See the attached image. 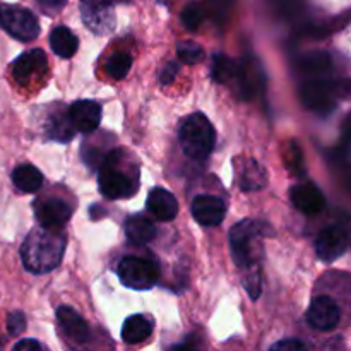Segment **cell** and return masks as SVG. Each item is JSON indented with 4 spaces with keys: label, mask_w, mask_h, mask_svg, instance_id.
<instances>
[{
    "label": "cell",
    "mask_w": 351,
    "mask_h": 351,
    "mask_svg": "<svg viewBox=\"0 0 351 351\" xmlns=\"http://www.w3.org/2000/svg\"><path fill=\"white\" fill-rule=\"evenodd\" d=\"M242 283H243V287H245L247 293L250 295V298H252V300H257V298H259V295H261V288H263L259 264H254V266L243 267Z\"/></svg>",
    "instance_id": "obj_26"
},
{
    "label": "cell",
    "mask_w": 351,
    "mask_h": 351,
    "mask_svg": "<svg viewBox=\"0 0 351 351\" xmlns=\"http://www.w3.org/2000/svg\"><path fill=\"white\" fill-rule=\"evenodd\" d=\"M67 235L62 228L38 226L31 230L29 235L21 247V261L24 267L33 274H47L62 263Z\"/></svg>",
    "instance_id": "obj_1"
},
{
    "label": "cell",
    "mask_w": 351,
    "mask_h": 351,
    "mask_svg": "<svg viewBox=\"0 0 351 351\" xmlns=\"http://www.w3.org/2000/svg\"><path fill=\"white\" fill-rule=\"evenodd\" d=\"M147 209L160 221H171L178 215V202L170 191L156 187L147 195Z\"/></svg>",
    "instance_id": "obj_17"
},
{
    "label": "cell",
    "mask_w": 351,
    "mask_h": 351,
    "mask_svg": "<svg viewBox=\"0 0 351 351\" xmlns=\"http://www.w3.org/2000/svg\"><path fill=\"white\" fill-rule=\"evenodd\" d=\"M36 2L40 3V7L45 10V12L57 14L67 5L69 0H36Z\"/></svg>",
    "instance_id": "obj_30"
},
{
    "label": "cell",
    "mask_w": 351,
    "mask_h": 351,
    "mask_svg": "<svg viewBox=\"0 0 351 351\" xmlns=\"http://www.w3.org/2000/svg\"><path fill=\"white\" fill-rule=\"evenodd\" d=\"M178 71H180V67H178L177 62H168V64L165 65V67L160 71V82H161V84H163V86L171 84V82L175 81V77H177Z\"/></svg>",
    "instance_id": "obj_29"
},
{
    "label": "cell",
    "mask_w": 351,
    "mask_h": 351,
    "mask_svg": "<svg viewBox=\"0 0 351 351\" xmlns=\"http://www.w3.org/2000/svg\"><path fill=\"white\" fill-rule=\"evenodd\" d=\"M338 86L336 82L328 81V79L315 77L311 81L305 82L300 89V96L304 105L308 110L315 113H329L336 105V99H338Z\"/></svg>",
    "instance_id": "obj_8"
},
{
    "label": "cell",
    "mask_w": 351,
    "mask_h": 351,
    "mask_svg": "<svg viewBox=\"0 0 351 351\" xmlns=\"http://www.w3.org/2000/svg\"><path fill=\"white\" fill-rule=\"evenodd\" d=\"M98 185L99 192L108 199H127L137 192V182L132 180L123 165V153L120 149L103 156L98 168Z\"/></svg>",
    "instance_id": "obj_3"
},
{
    "label": "cell",
    "mask_w": 351,
    "mask_h": 351,
    "mask_svg": "<svg viewBox=\"0 0 351 351\" xmlns=\"http://www.w3.org/2000/svg\"><path fill=\"white\" fill-rule=\"evenodd\" d=\"M125 235L134 245H147L156 239V226L143 215H132L125 219Z\"/></svg>",
    "instance_id": "obj_20"
},
{
    "label": "cell",
    "mask_w": 351,
    "mask_h": 351,
    "mask_svg": "<svg viewBox=\"0 0 351 351\" xmlns=\"http://www.w3.org/2000/svg\"><path fill=\"white\" fill-rule=\"evenodd\" d=\"M177 55L184 64L194 65L199 64V62L204 58V50H202L201 45L195 43V41L185 40L177 45Z\"/></svg>",
    "instance_id": "obj_25"
},
{
    "label": "cell",
    "mask_w": 351,
    "mask_h": 351,
    "mask_svg": "<svg viewBox=\"0 0 351 351\" xmlns=\"http://www.w3.org/2000/svg\"><path fill=\"white\" fill-rule=\"evenodd\" d=\"M291 204L302 211L304 215H317L324 209L326 197L321 192V189L312 182H305V184H297L291 187L290 191Z\"/></svg>",
    "instance_id": "obj_15"
},
{
    "label": "cell",
    "mask_w": 351,
    "mask_h": 351,
    "mask_svg": "<svg viewBox=\"0 0 351 351\" xmlns=\"http://www.w3.org/2000/svg\"><path fill=\"white\" fill-rule=\"evenodd\" d=\"M79 9L84 26L96 36H105L115 27L113 0H81Z\"/></svg>",
    "instance_id": "obj_7"
},
{
    "label": "cell",
    "mask_w": 351,
    "mask_h": 351,
    "mask_svg": "<svg viewBox=\"0 0 351 351\" xmlns=\"http://www.w3.org/2000/svg\"><path fill=\"white\" fill-rule=\"evenodd\" d=\"M26 329V317L23 312L14 311L7 315V331H9L10 338H17L21 336Z\"/></svg>",
    "instance_id": "obj_28"
},
{
    "label": "cell",
    "mask_w": 351,
    "mask_h": 351,
    "mask_svg": "<svg viewBox=\"0 0 351 351\" xmlns=\"http://www.w3.org/2000/svg\"><path fill=\"white\" fill-rule=\"evenodd\" d=\"M105 69L106 74H108L110 77L120 81V79L127 77V74H129L130 69H132V57H130L129 53H125V51H117V53H113L112 57L106 60Z\"/></svg>",
    "instance_id": "obj_24"
},
{
    "label": "cell",
    "mask_w": 351,
    "mask_h": 351,
    "mask_svg": "<svg viewBox=\"0 0 351 351\" xmlns=\"http://www.w3.org/2000/svg\"><path fill=\"white\" fill-rule=\"evenodd\" d=\"M182 151L194 161H202L213 153L216 134L209 119L202 113H192L184 120L178 132Z\"/></svg>",
    "instance_id": "obj_4"
},
{
    "label": "cell",
    "mask_w": 351,
    "mask_h": 351,
    "mask_svg": "<svg viewBox=\"0 0 351 351\" xmlns=\"http://www.w3.org/2000/svg\"><path fill=\"white\" fill-rule=\"evenodd\" d=\"M237 69H239V62L226 55L216 53L213 57V79L219 84L232 82L237 75Z\"/></svg>",
    "instance_id": "obj_23"
},
{
    "label": "cell",
    "mask_w": 351,
    "mask_h": 351,
    "mask_svg": "<svg viewBox=\"0 0 351 351\" xmlns=\"http://www.w3.org/2000/svg\"><path fill=\"white\" fill-rule=\"evenodd\" d=\"M307 321L317 331H332L341 321V311L331 297H317L308 307Z\"/></svg>",
    "instance_id": "obj_12"
},
{
    "label": "cell",
    "mask_w": 351,
    "mask_h": 351,
    "mask_svg": "<svg viewBox=\"0 0 351 351\" xmlns=\"http://www.w3.org/2000/svg\"><path fill=\"white\" fill-rule=\"evenodd\" d=\"M271 226L259 219H242L230 230V250H232L233 261L240 269L243 267L259 264L263 256L264 237L269 235Z\"/></svg>",
    "instance_id": "obj_2"
},
{
    "label": "cell",
    "mask_w": 351,
    "mask_h": 351,
    "mask_svg": "<svg viewBox=\"0 0 351 351\" xmlns=\"http://www.w3.org/2000/svg\"><path fill=\"white\" fill-rule=\"evenodd\" d=\"M34 215H36L38 225L48 226V228H64V225L72 216V206L58 197L40 199L34 202Z\"/></svg>",
    "instance_id": "obj_10"
},
{
    "label": "cell",
    "mask_w": 351,
    "mask_h": 351,
    "mask_svg": "<svg viewBox=\"0 0 351 351\" xmlns=\"http://www.w3.org/2000/svg\"><path fill=\"white\" fill-rule=\"evenodd\" d=\"M72 129L82 134L95 132L101 122V106L91 99H79L72 103L67 115Z\"/></svg>",
    "instance_id": "obj_13"
},
{
    "label": "cell",
    "mask_w": 351,
    "mask_h": 351,
    "mask_svg": "<svg viewBox=\"0 0 351 351\" xmlns=\"http://www.w3.org/2000/svg\"><path fill=\"white\" fill-rule=\"evenodd\" d=\"M202 19H204V10H202L199 2L187 3L182 10V24L187 31H192V33L197 31L199 26L202 24Z\"/></svg>",
    "instance_id": "obj_27"
},
{
    "label": "cell",
    "mask_w": 351,
    "mask_h": 351,
    "mask_svg": "<svg viewBox=\"0 0 351 351\" xmlns=\"http://www.w3.org/2000/svg\"><path fill=\"white\" fill-rule=\"evenodd\" d=\"M47 72V55L40 48L27 50L26 53L19 55L14 60L12 65V77L21 86L29 84L34 79L41 77Z\"/></svg>",
    "instance_id": "obj_11"
},
{
    "label": "cell",
    "mask_w": 351,
    "mask_h": 351,
    "mask_svg": "<svg viewBox=\"0 0 351 351\" xmlns=\"http://www.w3.org/2000/svg\"><path fill=\"white\" fill-rule=\"evenodd\" d=\"M41 348H43V346L38 341H34V339H23V341L14 345V350L16 351H40Z\"/></svg>",
    "instance_id": "obj_32"
},
{
    "label": "cell",
    "mask_w": 351,
    "mask_h": 351,
    "mask_svg": "<svg viewBox=\"0 0 351 351\" xmlns=\"http://www.w3.org/2000/svg\"><path fill=\"white\" fill-rule=\"evenodd\" d=\"M48 41H50V47L53 50V53L60 58L74 57L79 47L77 36L65 26L55 27L50 33Z\"/></svg>",
    "instance_id": "obj_21"
},
{
    "label": "cell",
    "mask_w": 351,
    "mask_h": 351,
    "mask_svg": "<svg viewBox=\"0 0 351 351\" xmlns=\"http://www.w3.org/2000/svg\"><path fill=\"white\" fill-rule=\"evenodd\" d=\"M191 211L199 225L218 226L221 225L226 216V204L223 199L216 197V195L202 194L192 201Z\"/></svg>",
    "instance_id": "obj_14"
},
{
    "label": "cell",
    "mask_w": 351,
    "mask_h": 351,
    "mask_svg": "<svg viewBox=\"0 0 351 351\" xmlns=\"http://www.w3.org/2000/svg\"><path fill=\"white\" fill-rule=\"evenodd\" d=\"M117 274H119L120 281L125 285L127 288L132 290H149L158 283V276L160 271L153 261L143 259V257H123L120 261L119 267H117Z\"/></svg>",
    "instance_id": "obj_5"
},
{
    "label": "cell",
    "mask_w": 351,
    "mask_h": 351,
    "mask_svg": "<svg viewBox=\"0 0 351 351\" xmlns=\"http://www.w3.org/2000/svg\"><path fill=\"white\" fill-rule=\"evenodd\" d=\"M237 177L240 189L245 192L261 191L267 184L266 170L256 160L237 161Z\"/></svg>",
    "instance_id": "obj_18"
},
{
    "label": "cell",
    "mask_w": 351,
    "mask_h": 351,
    "mask_svg": "<svg viewBox=\"0 0 351 351\" xmlns=\"http://www.w3.org/2000/svg\"><path fill=\"white\" fill-rule=\"evenodd\" d=\"M12 182L24 194H34L43 185V175L33 165H21L12 171Z\"/></svg>",
    "instance_id": "obj_22"
},
{
    "label": "cell",
    "mask_w": 351,
    "mask_h": 351,
    "mask_svg": "<svg viewBox=\"0 0 351 351\" xmlns=\"http://www.w3.org/2000/svg\"><path fill=\"white\" fill-rule=\"evenodd\" d=\"M57 319L60 329L64 331V335L67 336V339H71L72 343H86L89 338V328L86 324L84 319L77 314L72 307L69 305H62L57 308Z\"/></svg>",
    "instance_id": "obj_16"
},
{
    "label": "cell",
    "mask_w": 351,
    "mask_h": 351,
    "mask_svg": "<svg viewBox=\"0 0 351 351\" xmlns=\"http://www.w3.org/2000/svg\"><path fill=\"white\" fill-rule=\"evenodd\" d=\"M0 26L19 41H31L40 34V23L29 9L0 3Z\"/></svg>",
    "instance_id": "obj_6"
},
{
    "label": "cell",
    "mask_w": 351,
    "mask_h": 351,
    "mask_svg": "<svg viewBox=\"0 0 351 351\" xmlns=\"http://www.w3.org/2000/svg\"><path fill=\"white\" fill-rule=\"evenodd\" d=\"M348 228L343 225H331L319 233L315 240V252L324 263L339 259L348 250Z\"/></svg>",
    "instance_id": "obj_9"
},
{
    "label": "cell",
    "mask_w": 351,
    "mask_h": 351,
    "mask_svg": "<svg viewBox=\"0 0 351 351\" xmlns=\"http://www.w3.org/2000/svg\"><path fill=\"white\" fill-rule=\"evenodd\" d=\"M153 335V321L143 314H134L122 326V339L127 345H141Z\"/></svg>",
    "instance_id": "obj_19"
},
{
    "label": "cell",
    "mask_w": 351,
    "mask_h": 351,
    "mask_svg": "<svg viewBox=\"0 0 351 351\" xmlns=\"http://www.w3.org/2000/svg\"><path fill=\"white\" fill-rule=\"evenodd\" d=\"M273 350H304L305 345L304 343L297 341V339H285V341H280V343H274L273 346H271Z\"/></svg>",
    "instance_id": "obj_31"
}]
</instances>
